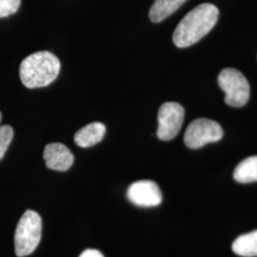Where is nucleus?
Segmentation results:
<instances>
[{"instance_id":"nucleus-1","label":"nucleus","mask_w":257,"mask_h":257,"mask_svg":"<svg viewBox=\"0 0 257 257\" xmlns=\"http://www.w3.org/2000/svg\"><path fill=\"white\" fill-rule=\"evenodd\" d=\"M219 17V11L211 3H203L187 14L175 28L173 41L178 48H187L208 35Z\"/></svg>"},{"instance_id":"nucleus-2","label":"nucleus","mask_w":257,"mask_h":257,"mask_svg":"<svg viewBox=\"0 0 257 257\" xmlns=\"http://www.w3.org/2000/svg\"><path fill=\"white\" fill-rule=\"evenodd\" d=\"M60 72V61L54 54L42 51L29 55L20 64L19 76L28 89L43 88L54 82Z\"/></svg>"},{"instance_id":"nucleus-3","label":"nucleus","mask_w":257,"mask_h":257,"mask_svg":"<svg viewBox=\"0 0 257 257\" xmlns=\"http://www.w3.org/2000/svg\"><path fill=\"white\" fill-rule=\"evenodd\" d=\"M42 233V220L37 211L24 212L15 233V250L19 257L27 256L37 248Z\"/></svg>"},{"instance_id":"nucleus-4","label":"nucleus","mask_w":257,"mask_h":257,"mask_svg":"<svg viewBox=\"0 0 257 257\" xmlns=\"http://www.w3.org/2000/svg\"><path fill=\"white\" fill-rule=\"evenodd\" d=\"M218 84L225 92V102L231 107L240 108L247 104L249 98V84L238 70L228 68L221 71Z\"/></svg>"},{"instance_id":"nucleus-5","label":"nucleus","mask_w":257,"mask_h":257,"mask_svg":"<svg viewBox=\"0 0 257 257\" xmlns=\"http://www.w3.org/2000/svg\"><path fill=\"white\" fill-rule=\"evenodd\" d=\"M223 130L220 125L208 118L193 120L186 130L184 142L190 149H199L208 143L219 141L223 138Z\"/></svg>"},{"instance_id":"nucleus-6","label":"nucleus","mask_w":257,"mask_h":257,"mask_svg":"<svg viewBox=\"0 0 257 257\" xmlns=\"http://www.w3.org/2000/svg\"><path fill=\"white\" fill-rule=\"evenodd\" d=\"M185 110L176 102H166L158 110L157 138L163 141H170L179 134L183 125Z\"/></svg>"},{"instance_id":"nucleus-7","label":"nucleus","mask_w":257,"mask_h":257,"mask_svg":"<svg viewBox=\"0 0 257 257\" xmlns=\"http://www.w3.org/2000/svg\"><path fill=\"white\" fill-rule=\"evenodd\" d=\"M127 198L130 202L138 207H156L162 202V193L156 182L139 180L128 187Z\"/></svg>"},{"instance_id":"nucleus-8","label":"nucleus","mask_w":257,"mask_h":257,"mask_svg":"<svg viewBox=\"0 0 257 257\" xmlns=\"http://www.w3.org/2000/svg\"><path fill=\"white\" fill-rule=\"evenodd\" d=\"M43 158L49 169L58 172L69 170L74 160V155L70 149L61 143L48 144L43 152Z\"/></svg>"},{"instance_id":"nucleus-9","label":"nucleus","mask_w":257,"mask_h":257,"mask_svg":"<svg viewBox=\"0 0 257 257\" xmlns=\"http://www.w3.org/2000/svg\"><path fill=\"white\" fill-rule=\"evenodd\" d=\"M106 134V127L101 122H92L80 128L74 135V142L81 148L92 147L99 143Z\"/></svg>"},{"instance_id":"nucleus-10","label":"nucleus","mask_w":257,"mask_h":257,"mask_svg":"<svg viewBox=\"0 0 257 257\" xmlns=\"http://www.w3.org/2000/svg\"><path fill=\"white\" fill-rule=\"evenodd\" d=\"M187 0H156L150 9V19L158 23L174 14Z\"/></svg>"},{"instance_id":"nucleus-11","label":"nucleus","mask_w":257,"mask_h":257,"mask_svg":"<svg viewBox=\"0 0 257 257\" xmlns=\"http://www.w3.org/2000/svg\"><path fill=\"white\" fill-rule=\"evenodd\" d=\"M232 250L239 256H257V230L235 239L232 243Z\"/></svg>"},{"instance_id":"nucleus-12","label":"nucleus","mask_w":257,"mask_h":257,"mask_svg":"<svg viewBox=\"0 0 257 257\" xmlns=\"http://www.w3.org/2000/svg\"><path fill=\"white\" fill-rule=\"evenodd\" d=\"M233 178L239 183L256 182L257 156H249L240 162L234 170Z\"/></svg>"},{"instance_id":"nucleus-13","label":"nucleus","mask_w":257,"mask_h":257,"mask_svg":"<svg viewBox=\"0 0 257 257\" xmlns=\"http://www.w3.org/2000/svg\"><path fill=\"white\" fill-rule=\"evenodd\" d=\"M13 138L14 130L10 125L0 126V160L5 156Z\"/></svg>"},{"instance_id":"nucleus-14","label":"nucleus","mask_w":257,"mask_h":257,"mask_svg":"<svg viewBox=\"0 0 257 257\" xmlns=\"http://www.w3.org/2000/svg\"><path fill=\"white\" fill-rule=\"evenodd\" d=\"M20 4L21 0H0V19L16 14Z\"/></svg>"},{"instance_id":"nucleus-15","label":"nucleus","mask_w":257,"mask_h":257,"mask_svg":"<svg viewBox=\"0 0 257 257\" xmlns=\"http://www.w3.org/2000/svg\"><path fill=\"white\" fill-rule=\"evenodd\" d=\"M78 257H104L98 249H94V248H87L84 251L80 253V255Z\"/></svg>"},{"instance_id":"nucleus-16","label":"nucleus","mask_w":257,"mask_h":257,"mask_svg":"<svg viewBox=\"0 0 257 257\" xmlns=\"http://www.w3.org/2000/svg\"><path fill=\"white\" fill-rule=\"evenodd\" d=\"M1 119H2V113L0 112V122H1Z\"/></svg>"}]
</instances>
